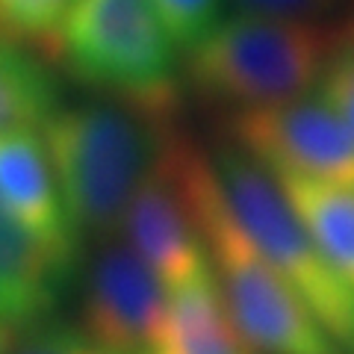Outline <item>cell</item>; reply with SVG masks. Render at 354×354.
Here are the masks:
<instances>
[{
  "mask_svg": "<svg viewBox=\"0 0 354 354\" xmlns=\"http://www.w3.org/2000/svg\"><path fill=\"white\" fill-rule=\"evenodd\" d=\"M160 354H254L221 301L213 274L171 292Z\"/></svg>",
  "mask_w": 354,
  "mask_h": 354,
  "instance_id": "obj_12",
  "label": "cell"
},
{
  "mask_svg": "<svg viewBox=\"0 0 354 354\" xmlns=\"http://www.w3.org/2000/svg\"><path fill=\"white\" fill-rule=\"evenodd\" d=\"M0 354H104L86 339V334L77 325H65L59 319H50L44 325L12 334Z\"/></svg>",
  "mask_w": 354,
  "mask_h": 354,
  "instance_id": "obj_16",
  "label": "cell"
},
{
  "mask_svg": "<svg viewBox=\"0 0 354 354\" xmlns=\"http://www.w3.org/2000/svg\"><path fill=\"white\" fill-rule=\"evenodd\" d=\"M44 53L101 97L177 118V44L151 0H74Z\"/></svg>",
  "mask_w": 354,
  "mask_h": 354,
  "instance_id": "obj_4",
  "label": "cell"
},
{
  "mask_svg": "<svg viewBox=\"0 0 354 354\" xmlns=\"http://www.w3.org/2000/svg\"><path fill=\"white\" fill-rule=\"evenodd\" d=\"M74 0H0V27L12 41H30L48 50Z\"/></svg>",
  "mask_w": 354,
  "mask_h": 354,
  "instance_id": "obj_14",
  "label": "cell"
},
{
  "mask_svg": "<svg viewBox=\"0 0 354 354\" xmlns=\"http://www.w3.org/2000/svg\"><path fill=\"white\" fill-rule=\"evenodd\" d=\"M227 142L272 174L354 189V133L316 95L230 113Z\"/></svg>",
  "mask_w": 354,
  "mask_h": 354,
  "instance_id": "obj_6",
  "label": "cell"
},
{
  "mask_svg": "<svg viewBox=\"0 0 354 354\" xmlns=\"http://www.w3.org/2000/svg\"><path fill=\"white\" fill-rule=\"evenodd\" d=\"M337 48L334 30L230 12L183 53V83L234 113L301 101L316 92Z\"/></svg>",
  "mask_w": 354,
  "mask_h": 354,
  "instance_id": "obj_3",
  "label": "cell"
},
{
  "mask_svg": "<svg viewBox=\"0 0 354 354\" xmlns=\"http://www.w3.org/2000/svg\"><path fill=\"white\" fill-rule=\"evenodd\" d=\"M209 162L251 245L301 298L325 334L346 354H354V290L322 257L274 177L230 142H221Z\"/></svg>",
  "mask_w": 354,
  "mask_h": 354,
  "instance_id": "obj_5",
  "label": "cell"
},
{
  "mask_svg": "<svg viewBox=\"0 0 354 354\" xmlns=\"http://www.w3.org/2000/svg\"><path fill=\"white\" fill-rule=\"evenodd\" d=\"M183 148L186 139L174 130L139 183L118 230V239L157 274L169 292L213 274L183 183Z\"/></svg>",
  "mask_w": 354,
  "mask_h": 354,
  "instance_id": "obj_8",
  "label": "cell"
},
{
  "mask_svg": "<svg viewBox=\"0 0 354 354\" xmlns=\"http://www.w3.org/2000/svg\"><path fill=\"white\" fill-rule=\"evenodd\" d=\"M236 12L263 15L278 21H301V24H322L334 15L346 0H227Z\"/></svg>",
  "mask_w": 354,
  "mask_h": 354,
  "instance_id": "obj_18",
  "label": "cell"
},
{
  "mask_svg": "<svg viewBox=\"0 0 354 354\" xmlns=\"http://www.w3.org/2000/svg\"><path fill=\"white\" fill-rule=\"evenodd\" d=\"M316 97L354 133V44H337L316 86Z\"/></svg>",
  "mask_w": 354,
  "mask_h": 354,
  "instance_id": "obj_17",
  "label": "cell"
},
{
  "mask_svg": "<svg viewBox=\"0 0 354 354\" xmlns=\"http://www.w3.org/2000/svg\"><path fill=\"white\" fill-rule=\"evenodd\" d=\"M151 3L157 6L177 50L186 53L221 21L225 0H151Z\"/></svg>",
  "mask_w": 354,
  "mask_h": 354,
  "instance_id": "obj_15",
  "label": "cell"
},
{
  "mask_svg": "<svg viewBox=\"0 0 354 354\" xmlns=\"http://www.w3.org/2000/svg\"><path fill=\"white\" fill-rule=\"evenodd\" d=\"M183 183L218 295L251 351L346 354L325 334L301 298L251 245L225 201L209 153L195 148L192 142H186L183 148Z\"/></svg>",
  "mask_w": 354,
  "mask_h": 354,
  "instance_id": "obj_2",
  "label": "cell"
},
{
  "mask_svg": "<svg viewBox=\"0 0 354 354\" xmlns=\"http://www.w3.org/2000/svg\"><path fill=\"white\" fill-rule=\"evenodd\" d=\"M62 106V86L48 62L21 41L0 36V136L36 130Z\"/></svg>",
  "mask_w": 354,
  "mask_h": 354,
  "instance_id": "obj_13",
  "label": "cell"
},
{
  "mask_svg": "<svg viewBox=\"0 0 354 354\" xmlns=\"http://www.w3.org/2000/svg\"><path fill=\"white\" fill-rule=\"evenodd\" d=\"M77 274L0 207V330L6 339L57 319Z\"/></svg>",
  "mask_w": 354,
  "mask_h": 354,
  "instance_id": "obj_10",
  "label": "cell"
},
{
  "mask_svg": "<svg viewBox=\"0 0 354 354\" xmlns=\"http://www.w3.org/2000/svg\"><path fill=\"white\" fill-rule=\"evenodd\" d=\"M3 342H6V334H3V330H0V348H3Z\"/></svg>",
  "mask_w": 354,
  "mask_h": 354,
  "instance_id": "obj_20",
  "label": "cell"
},
{
  "mask_svg": "<svg viewBox=\"0 0 354 354\" xmlns=\"http://www.w3.org/2000/svg\"><path fill=\"white\" fill-rule=\"evenodd\" d=\"M272 177L330 269L354 290V189L290 174Z\"/></svg>",
  "mask_w": 354,
  "mask_h": 354,
  "instance_id": "obj_11",
  "label": "cell"
},
{
  "mask_svg": "<svg viewBox=\"0 0 354 354\" xmlns=\"http://www.w3.org/2000/svg\"><path fill=\"white\" fill-rule=\"evenodd\" d=\"M174 130V115L113 97L62 104L50 115L41 142L83 242L101 245L118 236L133 195Z\"/></svg>",
  "mask_w": 354,
  "mask_h": 354,
  "instance_id": "obj_1",
  "label": "cell"
},
{
  "mask_svg": "<svg viewBox=\"0 0 354 354\" xmlns=\"http://www.w3.org/2000/svg\"><path fill=\"white\" fill-rule=\"evenodd\" d=\"M334 39H337V44H354V0H348V9H346V15H342L339 27L334 30Z\"/></svg>",
  "mask_w": 354,
  "mask_h": 354,
  "instance_id": "obj_19",
  "label": "cell"
},
{
  "mask_svg": "<svg viewBox=\"0 0 354 354\" xmlns=\"http://www.w3.org/2000/svg\"><path fill=\"white\" fill-rule=\"evenodd\" d=\"M169 307L171 292L115 236L83 269L77 328L104 354H160Z\"/></svg>",
  "mask_w": 354,
  "mask_h": 354,
  "instance_id": "obj_7",
  "label": "cell"
},
{
  "mask_svg": "<svg viewBox=\"0 0 354 354\" xmlns=\"http://www.w3.org/2000/svg\"><path fill=\"white\" fill-rule=\"evenodd\" d=\"M0 207L65 269L80 274L83 239L65 209L41 133L18 130L0 136Z\"/></svg>",
  "mask_w": 354,
  "mask_h": 354,
  "instance_id": "obj_9",
  "label": "cell"
}]
</instances>
